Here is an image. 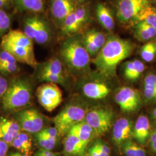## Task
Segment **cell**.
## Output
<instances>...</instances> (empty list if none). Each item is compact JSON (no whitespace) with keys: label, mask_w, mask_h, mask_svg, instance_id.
Wrapping results in <instances>:
<instances>
[{"label":"cell","mask_w":156,"mask_h":156,"mask_svg":"<svg viewBox=\"0 0 156 156\" xmlns=\"http://www.w3.org/2000/svg\"><path fill=\"white\" fill-rule=\"evenodd\" d=\"M115 100L120 108L126 113H132L139 109L142 99L137 90L129 86H124L118 90Z\"/></svg>","instance_id":"cell-8"},{"label":"cell","mask_w":156,"mask_h":156,"mask_svg":"<svg viewBox=\"0 0 156 156\" xmlns=\"http://www.w3.org/2000/svg\"><path fill=\"white\" fill-rule=\"evenodd\" d=\"M153 116L154 118V119L156 120V108L154 109V111L153 112Z\"/></svg>","instance_id":"cell-48"},{"label":"cell","mask_w":156,"mask_h":156,"mask_svg":"<svg viewBox=\"0 0 156 156\" xmlns=\"http://www.w3.org/2000/svg\"><path fill=\"white\" fill-rule=\"evenodd\" d=\"M96 16L101 25L108 31H112L115 27L114 18L110 9L103 4H97L95 10Z\"/></svg>","instance_id":"cell-20"},{"label":"cell","mask_w":156,"mask_h":156,"mask_svg":"<svg viewBox=\"0 0 156 156\" xmlns=\"http://www.w3.org/2000/svg\"><path fill=\"white\" fill-rule=\"evenodd\" d=\"M16 62V60L8 51L3 49L0 51V66L6 63Z\"/></svg>","instance_id":"cell-39"},{"label":"cell","mask_w":156,"mask_h":156,"mask_svg":"<svg viewBox=\"0 0 156 156\" xmlns=\"http://www.w3.org/2000/svg\"><path fill=\"white\" fill-rule=\"evenodd\" d=\"M82 38L84 46L90 57H94L98 55L100 50L96 47V46L93 43V42L84 34L82 35Z\"/></svg>","instance_id":"cell-36"},{"label":"cell","mask_w":156,"mask_h":156,"mask_svg":"<svg viewBox=\"0 0 156 156\" xmlns=\"http://www.w3.org/2000/svg\"><path fill=\"white\" fill-rule=\"evenodd\" d=\"M8 1L9 0H0V8L5 6L8 4Z\"/></svg>","instance_id":"cell-47"},{"label":"cell","mask_w":156,"mask_h":156,"mask_svg":"<svg viewBox=\"0 0 156 156\" xmlns=\"http://www.w3.org/2000/svg\"><path fill=\"white\" fill-rule=\"evenodd\" d=\"M135 37L141 42L148 41L156 36V30L144 22L135 23L134 27Z\"/></svg>","instance_id":"cell-22"},{"label":"cell","mask_w":156,"mask_h":156,"mask_svg":"<svg viewBox=\"0 0 156 156\" xmlns=\"http://www.w3.org/2000/svg\"><path fill=\"white\" fill-rule=\"evenodd\" d=\"M75 9L73 0H51V13L58 22L62 23L66 17Z\"/></svg>","instance_id":"cell-16"},{"label":"cell","mask_w":156,"mask_h":156,"mask_svg":"<svg viewBox=\"0 0 156 156\" xmlns=\"http://www.w3.org/2000/svg\"><path fill=\"white\" fill-rule=\"evenodd\" d=\"M3 50L9 53L17 62L26 64L31 67H37L38 63L35 57L33 48L16 46L6 43H1Z\"/></svg>","instance_id":"cell-11"},{"label":"cell","mask_w":156,"mask_h":156,"mask_svg":"<svg viewBox=\"0 0 156 156\" xmlns=\"http://www.w3.org/2000/svg\"><path fill=\"white\" fill-rule=\"evenodd\" d=\"M88 110L87 104L82 100L73 101L67 104L53 119L59 136H66L74 126L84 120Z\"/></svg>","instance_id":"cell-3"},{"label":"cell","mask_w":156,"mask_h":156,"mask_svg":"<svg viewBox=\"0 0 156 156\" xmlns=\"http://www.w3.org/2000/svg\"><path fill=\"white\" fill-rule=\"evenodd\" d=\"M88 145L84 144L71 133L65 136L63 141V154L65 156H86Z\"/></svg>","instance_id":"cell-13"},{"label":"cell","mask_w":156,"mask_h":156,"mask_svg":"<svg viewBox=\"0 0 156 156\" xmlns=\"http://www.w3.org/2000/svg\"><path fill=\"white\" fill-rule=\"evenodd\" d=\"M140 55L145 62H152L156 56V44L151 42L146 43L140 50Z\"/></svg>","instance_id":"cell-31"},{"label":"cell","mask_w":156,"mask_h":156,"mask_svg":"<svg viewBox=\"0 0 156 156\" xmlns=\"http://www.w3.org/2000/svg\"><path fill=\"white\" fill-rule=\"evenodd\" d=\"M16 122L21 130L28 134H37L44 128V119L38 110L31 108L19 112Z\"/></svg>","instance_id":"cell-7"},{"label":"cell","mask_w":156,"mask_h":156,"mask_svg":"<svg viewBox=\"0 0 156 156\" xmlns=\"http://www.w3.org/2000/svg\"><path fill=\"white\" fill-rule=\"evenodd\" d=\"M144 85L156 86V75L154 73H147L144 80Z\"/></svg>","instance_id":"cell-41"},{"label":"cell","mask_w":156,"mask_h":156,"mask_svg":"<svg viewBox=\"0 0 156 156\" xmlns=\"http://www.w3.org/2000/svg\"><path fill=\"white\" fill-rule=\"evenodd\" d=\"M35 138L38 144L42 149L52 151L56 147L58 139L45 136L40 133L35 134Z\"/></svg>","instance_id":"cell-32"},{"label":"cell","mask_w":156,"mask_h":156,"mask_svg":"<svg viewBox=\"0 0 156 156\" xmlns=\"http://www.w3.org/2000/svg\"><path fill=\"white\" fill-rule=\"evenodd\" d=\"M149 144L151 151L156 153V128L151 131L149 138Z\"/></svg>","instance_id":"cell-44"},{"label":"cell","mask_w":156,"mask_h":156,"mask_svg":"<svg viewBox=\"0 0 156 156\" xmlns=\"http://www.w3.org/2000/svg\"><path fill=\"white\" fill-rule=\"evenodd\" d=\"M82 92L85 97L93 100L105 98L111 93V87L103 80L86 82L82 86Z\"/></svg>","instance_id":"cell-12"},{"label":"cell","mask_w":156,"mask_h":156,"mask_svg":"<svg viewBox=\"0 0 156 156\" xmlns=\"http://www.w3.org/2000/svg\"><path fill=\"white\" fill-rule=\"evenodd\" d=\"M69 133L75 135L84 144L88 146L91 141L97 136L94 129L84 120L74 126Z\"/></svg>","instance_id":"cell-19"},{"label":"cell","mask_w":156,"mask_h":156,"mask_svg":"<svg viewBox=\"0 0 156 156\" xmlns=\"http://www.w3.org/2000/svg\"><path fill=\"white\" fill-rule=\"evenodd\" d=\"M134 23L144 22L156 30V8L151 5L146 6L132 20Z\"/></svg>","instance_id":"cell-23"},{"label":"cell","mask_w":156,"mask_h":156,"mask_svg":"<svg viewBox=\"0 0 156 156\" xmlns=\"http://www.w3.org/2000/svg\"><path fill=\"white\" fill-rule=\"evenodd\" d=\"M45 73L64 76L62 61L57 57H53L43 63L40 68L39 75Z\"/></svg>","instance_id":"cell-24"},{"label":"cell","mask_w":156,"mask_h":156,"mask_svg":"<svg viewBox=\"0 0 156 156\" xmlns=\"http://www.w3.org/2000/svg\"><path fill=\"white\" fill-rule=\"evenodd\" d=\"M33 89L27 79L17 78L12 80L2 98V108L7 111L27 106L32 98Z\"/></svg>","instance_id":"cell-4"},{"label":"cell","mask_w":156,"mask_h":156,"mask_svg":"<svg viewBox=\"0 0 156 156\" xmlns=\"http://www.w3.org/2000/svg\"><path fill=\"white\" fill-rule=\"evenodd\" d=\"M143 94L146 100H156V86L144 85Z\"/></svg>","instance_id":"cell-38"},{"label":"cell","mask_w":156,"mask_h":156,"mask_svg":"<svg viewBox=\"0 0 156 156\" xmlns=\"http://www.w3.org/2000/svg\"><path fill=\"white\" fill-rule=\"evenodd\" d=\"M82 27L78 21L74 11L69 14L62 23V31L64 35H73Z\"/></svg>","instance_id":"cell-25"},{"label":"cell","mask_w":156,"mask_h":156,"mask_svg":"<svg viewBox=\"0 0 156 156\" xmlns=\"http://www.w3.org/2000/svg\"><path fill=\"white\" fill-rule=\"evenodd\" d=\"M150 121L145 115H140L134 124L133 138L140 145H145L151 136Z\"/></svg>","instance_id":"cell-14"},{"label":"cell","mask_w":156,"mask_h":156,"mask_svg":"<svg viewBox=\"0 0 156 156\" xmlns=\"http://www.w3.org/2000/svg\"><path fill=\"white\" fill-rule=\"evenodd\" d=\"M134 123L132 120L126 117L118 119L113 123L112 138L114 144L121 147L124 143L132 140Z\"/></svg>","instance_id":"cell-10"},{"label":"cell","mask_w":156,"mask_h":156,"mask_svg":"<svg viewBox=\"0 0 156 156\" xmlns=\"http://www.w3.org/2000/svg\"><path fill=\"white\" fill-rule=\"evenodd\" d=\"M51 38V31L48 23L40 17L39 25L35 34L34 41L38 44L43 45L48 43Z\"/></svg>","instance_id":"cell-28"},{"label":"cell","mask_w":156,"mask_h":156,"mask_svg":"<svg viewBox=\"0 0 156 156\" xmlns=\"http://www.w3.org/2000/svg\"><path fill=\"white\" fill-rule=\"evenodd\" d=\"M145 69V64L139 60L128 61L123 64V76L128 81L135 82L140 78Z\"/></svg>","instance_id":"cell-18"},{"label":"cell","mask_w":156,"mask_h":156,"mask_svg":"<svg viewBox=\"0 0 156 156\" xmlns=\"http://www.w3.org/2000/svg\"><path fill=\"white\" fill-rule=\"evenodd\" d=\"M35 156H61V154L59 153L54 152L52 151L41 149L35 153Z\"/></svg>","instance_id":"cell-43"},{"label":"cell","mask_w":156,"mask_h":156,"mask_svg":"<svg viewBox=\"0 0 156 156\" xmlns=\"http://www.w3.org/2000/svg\"><path fill=\"white\" fill-rule=\"evenodd\" d=\"M17 8L22 11L41 12L44 9V0H13Z\"/></svg>","instance_id":"cell-26"},{"label":"cell","mask_w":156,"mask_h":156,"mask_svg":"<svg viewBox=\"0 0 156 156\" xmlns=\"http://www.w3.org/2000/svg\"><path fill=\"white\" fill-rule=\"evenodd\" d=\"M120 148L124 156H146L145 149L132 140L126 141Z\"/></svg>","instance_id":"cell-27"},{"label":"cell","mask_w":156,"mask_h":156,"mask_svg":"<svg viewBox=\"0 0 156 156\" xmlns=\"http://www.w3.org/2000/svg\"><path fill=\"white\" fill-rule=\"evenodd\" d=\"M76 1H78V2H83L85 0H75Z\"/></svg>","instance_id":"cell-49"},{"label":"cell","mask_w":156,"mask_h":156,"mask_svg":"<svg viewBox=\"0 0 156 156\" xmlns=\"http://www.w3.org/2000/svg\"><path fill=\"white\" fill-rule=\"evenodd\" d=\"M8 156H31L29 155H27L25 154H23L22 153H20L19 151L17 152H12Z\"/></svg>","instance_id":"cell-46"},{"label":"cell","mask_w":156,"mask_h":156,"mask_svg":"<svg viewBox=\"0 0 156 156\" xmlns=\"http://www.w3.org/2000/svg\"><path fill=\"white\" fill-rule=\"evenodd\" d=\"M11 24V17L6 12L0 9V35L5 33Z\"/></svg>","instance_id":"cell-34"},{"label":"cell","mask_w":156,"mask_h":156,"mask_svg":"<svg viewBox=\"0 0 156 156\" xmlns=\"http://www.w3.org/2000/svg\"><path fill=\"white\" fill-rule=\"evenodd\" d=\"M9 84L5 78L0 76V99L2 100L4 95L8 87Z\"/></svg>","instance_id":"cell-42"},{"label":"cell","mask_w":156,"mask_h":156,"mask_svg":"<svg viewBox=\"0 0 156 156\" xmlns=\"http://www.w3.org/2000/svg\"><path fill=\"white\" fill-rule=\"evenodd\" d=\"M115 113L111 108L104 105L89 109L84 121L94 129L97 136L106 134L113 125Z\"/></svg>","instance_id":"cell-5"},{"label":"cell","mask_w":156,"mask_h":156,"mask_svg":"<svg viewBox=\"0 0 156 156\" xmlns=\"http://www.w3.org/2000/svg\"><path fill=\"white\" fill-rule=\"evenodd\" d=\"M39 133L44 135L49 136L50 138H53L58 139V137H60L58 133V131L55 127H45V128H43Z\"/></svg>","instance_id":"cell-40"},{"label":"cell","mask_w":156,"mask_h":156,"mask_svg":"<svg viewBox=\"0 0 156 156\" xmlns=\"http://www.w3.org/2000/svg\"><path fill=\"white\" fill-rule=\"evenodd\" d=\"M60 53L62 60L71 72L77 74L89 72L91 57L84 46L82 35H73L66 39Z\"/></svg>","instance_id":"cell-2"},{"label":"cell","mask_w":156,"mask_h":156,"mask_svg":"<svg viewBox=\"0 0 156 156\" xmlns=\"http://www.w3.org/2000/svg\"><path fill=\"white\" fill-rule=\"evenodd\" d=\"M74 12L78 21L82 26H83L84 24L87 23L89 18V14L85 8L79 7L75 9Z\"/></svg>","instance_id":"cell-37"},{"label":"cell","mask_w":156,"mask_h":156,"mask_svg":"<svg viewBox=\"0 0 156 156\" xmlns=\"http://www.w3.org/2000/svg\"><path fill=\"white\" fill-rule=\"evenodd\" d=\"M11 145L19 152L31 156L33 151V140L27 133L22 132L13 140Z\"/></svg>","instance_id":"cell-21"},{"label":"cell","mask_w":156,"mask_h":156,"mask_svg":"<svg viewBox=\"0 0 156 156\" xmlns=\"http://www.w3.org/2000/svg\"><path fill=\"white\" fill-rule=\"evenodd\" d=\"M1 43L10 44L34 49L33 40L30 38L23 31L19 30H13L9 31L3 36Z\"/></svg>","instance_id":"cell-17"},{"label":"cell","mask_w":156,"mask_h":156,"mask_svg":"<svg viewBox=\"0 0 156 156\" xmlns=\"http://www.w3.org/2000/svg\"><path fill=\"white\" fill-rule=\"evenodd\" d=\"M86 156H111V155L105 152L95 140L92 145L88 147Z\"/></svg>","instance_id":"cell-35"},{"label":"cell","mask_w":156,"mask_h":156,"mask_svg":"<svg viewBox=\"0 0 156 156\" xmlns=\"http://www.w3.org/2000/svg\"><path fill=\"white\" fill-rule=\"evenodd\" d=\"M40 17L38 16L28 17L24 22V31L30 38L34 40L39 25Z\"/></svg>","instance_id":"cell-29"},{"label":"cell","mask_w":156,"mask_h":156,"mask_svg":"<svg viewBox=\"0 0 156 156\" xmlns=\"http://www.w3.org/2000/svg\"><path fill=\"white\" fill-rule=\"evenodd\" d=\"M20 131L21 128L16 121L0 117V140L11 145Z\"/></svg>","instance_id":"cell-15"},{"label":"cell","mask_w":156,"mask_h":156,"mask_svg":"<svg viewBox=\"0 0 156 156\" xmlns=\"http://www.w3.org/2000/svg\"><path fill=\"white\" fill-rule=\"evenodd\" d=\"M134 45L127 39L111 34L93 60L98 75L102 79L116 77L118 66L133 53Z\"/></svg>","instance_id":"cell-1"},{"label":"cell","mask_w":156,"mask_h":156,"mask_svg":"<svg viewBox=\"0 0 156 156\" xmlns=\"http://www.w3.org/2000/svg\"><path fill=\"white\" fill-rule=\"evenodd\" d=\"M153 0H119L117 17L120 23L125 24L132 20L142 9L151 5Z\"/></svg>","instance_id":"cell-9"},{"label":"cell","mask_w":156,"mask_h":156,"mask_svg":"<svg viewBox=\"0 0 156 156\" xmlns=\"http://www.w3.org/2000/svg\"><path fill=\"white\" fill-rule=\"evenodd\" d=\"M89 38L96 47L100 50L106 42L105 34L96 29H91L84 34Z\"/></svg>","instance_id":"cell-30"},{"label":"cell","mask_w":156,"mask_h":156,"mask_svg":"<svg viewBox=\"0 0 156 156\" xmlns=\"http://www.w3.org/2000/svg\"><path fill=\"white\" fill-rule=\"evenodd\" d=\"M39 78L41 81L45 82L46 83H53L55 84H64L66 82L65 76L52 75V74H39Z\"/></svg>","instance_id":"cell-33"},{"label":"cell","mask_w":156,"mask_h":156,"mask_svg":"<svg viewBox=\"0 0 156 156\" xmlns=\"http://www.w3.org/2000/svg\"><path fill=\"white\" fill-rule=\"evenodd\" d=\"M8 145L4 140H0V156H6L8 150Z\"/></svg>","instance_id":"cell-45"},{"label":"cell","mask_w":156,"mask_h":156,"mask_svg":"<svg viewBox=\"0 0 156 156\" xmlns=\"http://www.w3.org/2000/svg\"><path fill=\"white\" fill-rule=\"evenodd\" d=\"M36 95L39 104L49 112L53 111L62 102V93L57 84L45 83L38 87Z\"/></svg>","instance_id":"cell-6"}]
</instances>
